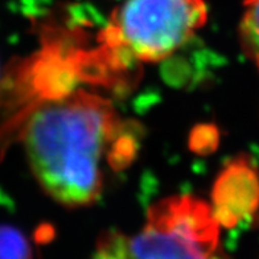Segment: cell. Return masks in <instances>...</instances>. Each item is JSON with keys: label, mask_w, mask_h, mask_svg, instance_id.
Returning a JSON list of instances; mask_svg holds the SVG:
<instances>
[{"label": "cell", "mask_w": 259, "mask_h": 259, "mask_svg": "<svg viewBox=\"0 0 259 259\" xmlns=\"http://www.w3.org/2000/svg\"><path fill=\"white\" fill-rule=\"evenodd\" d=\"M259 206V175L246 159H237L222 170L213 188L211 210L220 226L230 229Z\"/></svg>", "instance_id": "cell-4"}, {"label": "cell", "mask_w": 259, "mask_h": 259, "mask_svg": "<svg viewBox=\"0 0 259 259\" xmlns=\"http://www.w3.org/2000/svg\"><path fill=\"white\" fill-rule=\"evenodd\" d=\"M31 245L14 226L0 225V259H32Z\"/></svg>", "instance_id": "cell-6"}, {"label": "cell", "mask_w": 259, "mask_h": 259, "mask_svg": "<svg viewBox=\"0 0 259 259\" xmlns=\"http://www.w3.org/2000/svg\"><path fill=\"white\" fill-rule=\"evenodd\" d=\"M239 38L246 55L259 66V0H246Z\"/></svg>", "instance_id": "cell-5"}, {"label": "cell", "mask_w": 259, "mask_h": 259, "mask_svg": "<svg viewBox=\"0 0 259 259\" xmlns=\"http://www.w3.org/2000/svg\"><path fill=\"white\" fill-rule=\"evenodd\" d=\"M113 105L85 90L40 103L21 127L28 163L49 197L66 208L94 204L103 189L102 163L133 155Z\"/></svg>", "instance_id": "cell-1"}, {"label": "cell", "mask_w": 259, "mask_h": 259, "mask_svg": "<svg viewBox=\"0 0 259 259\" xmlns=\"http://www.w3.org/2000/svg\"><path fill=\"white\" fill-rule=\"evenodd\" d=\"M206 17L204 0H124L101 41L116 65L161 61L187 44Z\"/></svg>", "instance_id": "cell-3"}, {"label": "cell", "mask_w": 259, "mask_h": 259, "mask_svg": "<svg viewBox=\"0 0 259 259\" xmlns=\"http://www.w3.org/2000/svg\"><path fill=\"white\" fill-rule=\"evenodd\" d=\"M92 259L229 258L220 247V224L211 206L192 196H172L151 206L140 232H103Z\"/></svg>", "instance_id": "cell-2"}]
</instances>
